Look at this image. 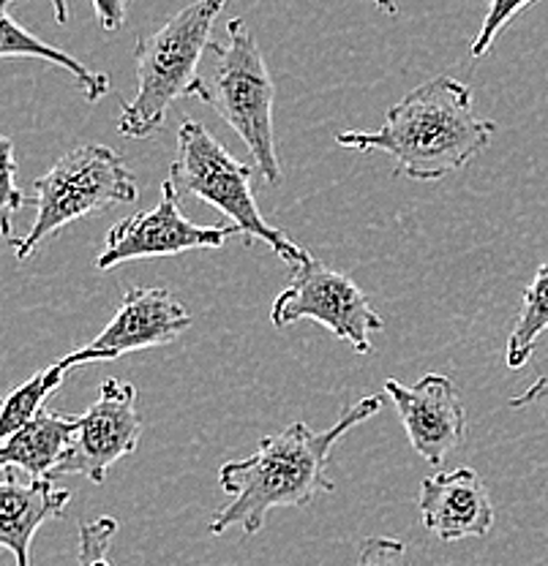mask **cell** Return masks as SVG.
Instances as JSON below:
<instances>
[{
	"mask_svg": "<svg viewBox=\"0 0 548 566\" xmlns=\"http://www.w3.org/2000/svg\"><path fill=\"white\" fill-rule=\"evenodd\" d=\"M69 374H72V370L58 359L50 368L39 370V374L33 376V379H28L25 385L11 389L3 400V411H0V436L9 439V436L17 433L22 424H28L33 417H39L41 411H44L46 400L61 389L63 379H66Z\"/></svg>",
	"mask_w": 548,
	"mask_h": 566,
	"instance_id": "obj_17",
	"label": "cell"
},
{
	"mask_svg": "<svg viewBox=\"0 0 548 566\" xmlns=\"http://www.w3.org/2000/svg\"><path fill=\"white\" fill-rule=\"evenodd\" d=\"M303 318L320 322L358 354H371V333L385 329L369 294L350 275L328 268L311 253L294 264L290 286L281 289L270 308V324L276 329L292 327Z\"/></svg>",
	"mask_w": 548,
	"mask_h": 566,
	"instance_id": "obj_7",
	"label": "cell"
},
{
	"mask_svg": "<svg viewBox=\"0 0 548 566\" xmlns=\"http://www.w3.org/2000/svg\"><path fill=\"white\" fill-rule=\"evenodd\" d=\"M380 395H365L344 409L333 428L311 430L306 422H292L279 433L265 436L249 458L224 463L219 488L229 501L210 521V534L221 536L229 528H240L246 536H255L273 510L309 506L317 495L333 493L335 485L328 476L330 452L341 436L380 415Z\"/></svg>",
	"mask_w": 548,
	"mask_h": 566,
	"instance_id": "obj_1",
	"label": "cell"
},
{
	"mask_svg": "<svg viewBox=\"0 0 548 566\" xmlns=\"http://www.w3.org/2000/svg\"><path fill=\"white\" fill-rule=\"evenodd\" d=\"M91 3L104 31H121L123 22H126V0H91Z\"/></svg>",
	"mask_w": 548,
	"mask_h": 566,
	"instance_id": "obj_22",
	"label": "cell"
},
{
	"mask_svg": "<svg viewBox=\"0 0 548 566\" xmlns=\"http://www.w3.org/2000/svg\"><path fill=\"white\" fill-rule=\"evenodd\" d=\"M358 566H415L402 539L393 536H365L358 551Z\"/></svg>",
	"mask_w": 548,
	"mask_h": 566,
	"instance_id": "obj_21",
	"label": "cell"
},
{
	"mask_svg": "<svg viewBox=\"0 0 548 566\" xmlns=\"http://www.w3.org/2000/svg\"><path fill=\"white\" fill-rule=\"evenodd\" d=\"M382 389L396 406L410 447L426 463L440 465L447 452L462 447L467 436V411L451 376L426 374L412 387L385 379Z\"/></svg>",
	"mask_w": 548,
	"mask_h": 566,
	"instance_id": "obj_11",
	"label": "cell"
},
{
	"mask_svg": "<svg viewBox=\"0 0 548 566\" xmlns=\"http://www.w3.org/2000/svg\"><path fill=\"white\" fill-rule=\"evenodd\" d=\"M544 333H548V259L524 289L521 311H518L508 335V349H505V363L510 370H521L533 359L535 344Z\"/></svg>",
	"mask_w": 548,
	"mask_h": 566,
	"instance_id": "obj_16",
	"label": "cell"
},
{
	"mask_svg": "<svg viewBox=\"0 0 548 566\" xmlns=\"http://www.w3.org/2000/svg\"><path fill=\"white\" fill-rule=\"evenodd\" d=\"M3 22V41H0V55L3 57H41L46 63H55V66L66 69L74 76L76 85H80L82 96L87 104H96L99 98H104L110 93V74L104 71H91L82 61H76L74 55H69L66 50H58V46L46 44L33 35L28 28H22L9 11L3 9L0 14Z\"/></svg>",
	"mask_w": 548,
	"mask_h": 566,
	"instance_id": "obj_15",
	"label": "cell"
},
{
	"mask_svg": "<svg viewBox=\"0 0 548 566\" xmlns=\"http://www.w3.org/2000/svg\"><path fill=\"white\" fill-rule=\"evenodd\" d=\"M227 0H194L169 17L158 31L134 44L137 96L123 102L117 134L123 139H147L167 123L178 98L208 102V82L199 80L205 50L216 44L214 28Z\"/></svg>",
	"mask_w": 548,
	"mask_h": 566,
	"instance_id": "obj_3",
	"label": "cell"
},
{
	"mask_svg": "<svg viewBox=\"0 0 548 566\" xmlns=\"http://www.w3.org/2000/svg\"><path fill=\"white\" fill-rule=\"evenodd\" d=\"M169 180L180 197H194L232 221L246 243L259 240L287 264H298L309 251H303L287 232L270 227L257 208L255 167L238 161L221 145L208 126L199 120H183L178 128V158L169 167Z\"/></svg>",
	"mask_w": 548,
	"mask_h": 566,
	"instance_id": "obj_4",
	"label": "cell"
},
{
	"mask_svg": "<svg viewBox=\"0 0 548 566\" xmlns=\"http://www.w3.org/2000/svg\"><path fill=\"white\" fill-rule=\"evenodd\" d=\"M117 534V521L110 515L91 523H80L76 542V566H115L110 562V545Z\"/></svg>",
	"mask_w": 548,
	"mask_h": 566,
	"instance_id": "obj_18",
	"label": "cell"
},
{
	"mask_svg": "<svg viewBox=\"0 0 548 566\" xmlns=\"http://www.w3.org/2000/svg\"><path fill=\"white\" fill-rule=\"evenodd\" d=\"M423 526L440 542L483 539L494 526V504L486 482L473 469L426 476L417 491Z\"/></svg>",
	"mask_w": 548,
	"mask_h": 566,
	"instance_id": "obj_12",
	"label": "cell"
},
{
	"mask_svg": "<svg viewBox=\"0 0 548 566\" xmlns=\"http://www.w3.org/2000/svg\"><path fill=\"white\" fill-rule=\"evenodd\" d=\"M33 188L37 218L31 232L11 240L20 262H28L44 240L69 223L115 205H132L139 193L137 177L128 169L126 158L107 145H80L63 153L44 175L37 177Z\"/></svg>",
	"mask_w": 548,
	"mask_h": 566,
	"instance_id": "obj_5",
	"label": "cell"
},
{
	"mask_svg": "<svg viewBox=\"0 0 548 566\" xmlns=\"http://www.w3.org/2000/svg\"><path fill=\"white\" fill-rule=\"evenodd\" d=\"M535 403H548V376H540L533 387L524 389L521 395L508 400L510 409H524V406H535Z\"/></svg>",
	"mask_w": 548,
	"mask_h": 566,
	"instance_id": "obj_23",
	"label": "cell"
},
{
	"mask_svg": "<svg viewBox=\"0 0 548 566\" xmlns=\"http://www.w3.org/2000/svg\"><path fill=\"white\" fill-rule=\"evenodd\" d=\"M76 428H80V417L61 415V411H41L31 422L22 424L17 433L3 439L0 465L22 471L33 480H44V476L52 480V474L72 447Z\"/></svg>",
	"mask_w": 548,
	"mask_h": 566,
	"instance_id": "obj_14",
	"label": "cell"
},
{
	"mask_svg": "<svg viewBox=\"0 0 548 566\" xmlns=\"http://www.w3.org/2000/svg\"><path fill=\"white\" fill-rule=\"evenodd\" d=\"M240 234L238 227H199L180 210V193L175 182H162V199L153 210L123 218L107 232L104 251L99 253L96 270H115L139 259L180 256L203 248H224L229 238Z\"/></svg>",
	"mask_w": 548,
	"mask_h": 566,
	"instance_id": "obj_8",
	"label": "cell"
},
{
	"mask_svg": "<svg viewBox=\"0 0 548 566\" xmlns=\"http://www.w3.org/2000/svg\"><path fill=\"white\" fill-rule=\"evenodd\" d=\"M216 57L208 80V106L238 134L255 158L257 172L268 186L281 182L279 150H276L273 102L276 85L265 63L257 35L244 20L227 22V41L210 46Z\"/></svg>",
	"mask_w": 548,
	"mask_h": 566,
	"instance_id": "obj_6",
	"label": "cell"
},
{
	"mask_svg": "<svg viewBox=\"0 0 548 566\" xmlns=\"http://www.w3.org/2000/svg\"><path fill=\"white\" fill-rule=\"evenodd\" d=\"M374 6H376V9L385 11V14H391V17H396V14H399L396 0H374Z\"/></svg>",
	"mask_w": 548,
	"mask_h": 566,
	"instance_id": "obj_25",
	"label": "cell"
},
{
	"mask_svg": "<svg viewBox=\"0 0 548 566\" xmlns=\"http://www.w3.org/2000/svg\"><path fill=\"white\" fill-rule=\"evenodd\" d=\"M139 436H143V417L137 411V387L121 379H104L96 403L80 415L72 447L52 480L82 474L93 485H102L117 460L137 452Z\"/></svg>",
	"mask_w": 548,
	"mask_h": 566,
	"instance_id": "obj_10",
	"label": "cell"
},
{
	"mask_svg": "<svg viewBox=\"0 0 548 566\" xmlns=\"http://www.w3.org/2000/svg\"><path fill=\"white\" fill-rule=\"evenodd\" d=\"M192 314L169 289L132 286L123 294L107 327L91 344L76 346L74 352L61 357V363L69 370L91 363H112L126 354L173 344L186 329H192Z\"/></svg>",
	"mask_w": 548,
	"mask_h": 566,
	"instance_id": "obj_9",
	"label": "cell"
},
{
	"mask_svg": "<svg viewBox=\"0 0 548 566\" xmlns=\"http://www.w3.org/2000/svg\"><path fill=\"white\" fill-rule=\"evenodd\" d=\"M497 123L473 106V87L453 76H434L391 106L376 132H341L335 145L385 153L396 172L428 182L458 172L492 145Z\"/></svg>",
	"mask_w": 548,
	"mask_h": 566,
	"instance_id": "obj_2",
	"label": "cell"
},
{
	"mask_svg": "<svg viewBox=\"0 0 548 566\" xmlns=\"http://www.w3.org/2000/svg\"><path fill=\"white\" fill-rule=\"evenodd\" d=\"M72 491L55 488L50 476L33 480L17 469H3L0 480V545L14 553L17 566H31V545L44 523L66 512Z\"/></svg>",
	"mask_w": 548,
	"mask_h": 566,
	"instance_id": "obj_13",
	"label": "cell"
},
{
	"mask_svg": "<svg viewBox=\"0 0 548 566\" xmlns=\"http://www.w3.org/2000/svg\"><path fill=\"white\" fill-rule=\"evenodd\" d=\"M9 3H14V0H3V9ZM50 3H52V11H55L58 25H66V22H69V0H50Z\"/></svg>",
	"mask_w": 548,
	"mask_h": 566,
	"instance_id": "obj_24",
	"label": "cell"
},
{
	"mask_svg": "<svg viewBox=\"0 0 548 566\" xmlns=\"http://www.w3.org/2000/svg\"><path fill=\"white\" fill-rule=\"evenodd\" d=\"M0 147H3V193H0V229H3V238L14 240V232H11V221H14V212L33 205V199L22 197L20 186H17V161H14V145H11L9 137L0 139Z\"/></svg>",
	"mask_w": 548,
	"mask_h": 566,
	"instance_id": "obj_20",
	"label": "cell"
},
{
	"mask_svg": "<svg viewBox=\"0 0 548 566\" xmlns=\"http://www.w3.org/2000/svg\"><path fill=\"white\" fill-rule=\"evenodd\" d=\"M535 3H538V0H488V14L486 20L480 22V31L475 35L469 55L473 57L486 55V52L494 46V41H497V35L503 33L505 28L521 14V11L533 9Z\"/></svg>",
	"mask_w": 548,
	"mask_h": 566,
	"instance_id": "obj_19",
	"label": "cell"
}]
</instances>
